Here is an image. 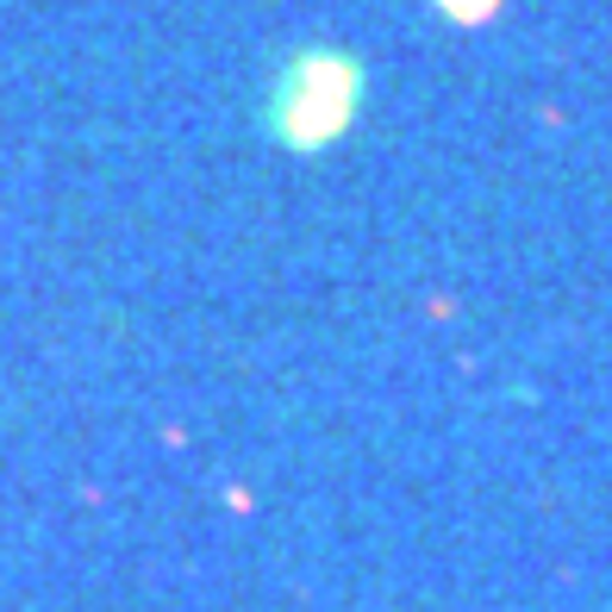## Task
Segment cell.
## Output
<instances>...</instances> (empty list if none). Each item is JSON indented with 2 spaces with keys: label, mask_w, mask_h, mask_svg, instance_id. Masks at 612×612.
<instances>
[{
  "label": "cell",
  "mask_w": 612,
  "mask_h": 612,
  "mask_svg": "<svg viewBox=\"0 0 612 612\" xmlns=\"http://www.w3.org/2000/svg\"><path fill=\"white\" fill-rule=\"evenodd\" d=\"M369 94V63L344 44H301L287 50L262 87V131L282 151H326L350 131Z\"/></svg>",
  "instance_id": "1"
},
{
  "label": "cell",
  "mask_w": 612,
  "mask_h": 612,
  "mask_svg": "<svg viewBox=\"0 0 612 612\" xmlns=\"http://www.w3.org/2000/svg\"><path fill=\"white\" fill-rule=\"evenodd\" d=\"M437 7H444V13H450L457 25H481L487 13H494V7H501V0H437Z\"/></svg>",
  "instance_id": "2"
}]
</instances>
